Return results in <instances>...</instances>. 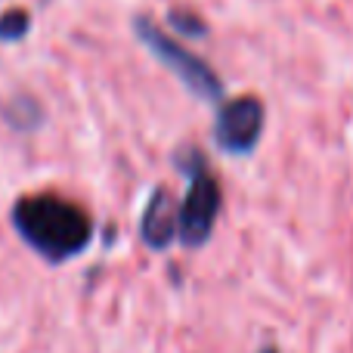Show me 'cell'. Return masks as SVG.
<instances>
[{
  "instance_id": "obj_6",
  "label": "cell",
  "mask_w": 353,
  "mask_h": 353,
  "mask_svg": "<svg viewBox=\"0 0 353 353\" xmlns=\"http://www.w3.org/2000/svg\"><path fill=\"white\" fill-rule=\"evenodd\" d=\"M0 118L6 121V128L16 134H34L43 124V109L31 93H12L3 105H0Z\"/></svg>"
},
{
  "instance_id": "obj_9",
  "label": "cell",
  "mask_w": 353,
  "mask_h": 353,
  "mask_svg": "<svg viewBox=\"0 0 353 353\" xmlns=\"http://www.w3.org/2000/svg\"><path fill=\"white\" fill-rule=\"evenodd\" d=\"M257 353H279V350H276V347H273V344H267V347H261V350H257Z\"/></svg>"
},
{
  "instance_id": "obj_2",
  "label": "cell",
  "mask_w": 353,
  "mask_h": 353,
  "mask_svg": "<svg viewBox=\"0 0 353 353\" xmlns=\"http://www.w3.org/2000/svg\"><path fill=\"white\" fill-rule=\"evenodd\" d=\"M174 168L186 176V195L180 199V245L205 248L214 236L220 208H223V189L208 165L205 152L192 143L176 146Z\"/></svg>"
},
{
  "instance_id": "obj_5",
  "label": "cell",
  "mask_w": 353,
  "mask_h": 353,
  "mask_svg": "<svg viewBox=\"0 0 353 353\" xmlns=\"http://www.w3.org/2000/svg\"><path fill=\"white\" fill-rule=\"evenodd\" d=\"M140 242L155 254L180 245V199L168 186H155L143 205Z\"/></svg>"
},
{
  "instance_id": "obj_8",
  "label": "cell",
  "mask_w": 353,
  "mask_h": 353,
  "mask_svg": "<svg viewBox=\"0 0 353 353\" xmlns=\"http://www.w3.org/2000/svg\"><path fill=\"white\" fill-rule=\"evenodd\" d=\"M168 25H171L174 31H180L183 37H205L208 34L205 19L189 12V10H171L168 12Z\"/></svg>"
},
{
  "instance_id": "obj_7",
  "label": "cell",
  "mask_w": 353,
  "mask_h": 353,
  "mask_svg": "<svg viewBox=\"0 0 353 353\" xmlns=\"http://www.w3.org/2000/svg\"><path fill=\"white\" fill-rule=\"evenodd\" d=\"M31 28V16L25 10H6L0 16V41L3 43H16L28 34Z\"/></svg>"
},
{
  "instance_id": "obj_4",
  "label": "cell",
  "mask_w": 353,
  "mask_h": 353,
  "mask_svg": "<svg viewBox=\"0 0 353 353\" xmlns=\"http://www.w3.org/2000/svg\"><path fill=\"white\" fill-rule=\"evenodd\" d=\"M263 124H267V109L254 93H245L236 99H223L217 105V115H214V146L223 155L232 159H245L261 146L263 137Z\"/></svg>"
},
{
  "instance_id": "obj_3",
  "label": "cell",
  "mask_w": 353,
  "mask_h": 353,
  "mask_svg": "<svg viewBox=\"0 0 353 353\" xmlns=\"http://www.w3.org/2000/svg\"><path fill=\"white\" fill-rule=\"evenodd\" d=\"M134 34L140 37L143 47H146L192 97H199L201 103H211V105L223 103V81H220V74L214 72L199 53L183 47L176 37H171L165 28H159V25L146 16L134 19Z\"/></svg>"
},
{
  "instance_id": "obj_1",
  "label": "cell",
  "mask_w": 353,
  "mask_h": 353,
  "mask_svg": "<svg viewBox=\"0 0 353 353\" xmlns=\"http://www.w3.org/2000/svg\"><path fill=\"white\" fill-rule=\"evenodd\" d=\"M10 223L16 236L50 267L78 261L97 236L90 211L59 192L19 195L12 201Z\"/></svg>"
}]
</instances>
